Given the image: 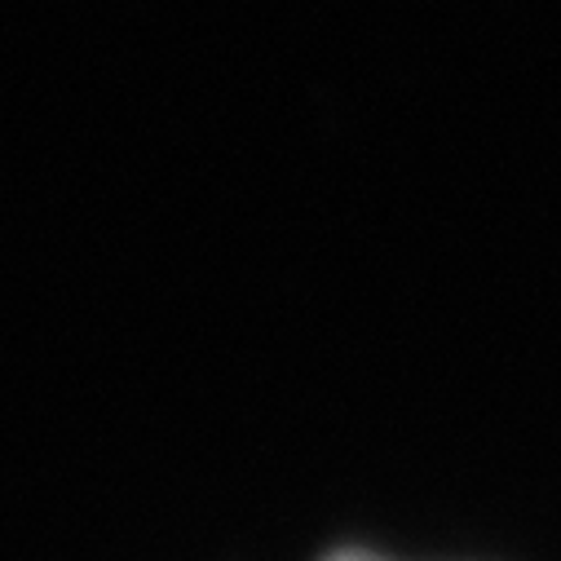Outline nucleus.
I'll return each instance as SVG.
<instances>
[{
  "label": "nucleus",
  "mask_w": 561,
  "mask_h": 561,
  "mask_svg": "<svg viewBox=\"0 0 561 561\" xmlns=\"http://www.w3.org/2000/svg\"><path fill=\"white\" fill-rule=\"evenodd\" d=\"M336 561H367V557H336Z\"/></svg>",
  "instance_id": "nucleus-1"
}]
</instances>
